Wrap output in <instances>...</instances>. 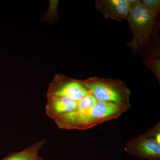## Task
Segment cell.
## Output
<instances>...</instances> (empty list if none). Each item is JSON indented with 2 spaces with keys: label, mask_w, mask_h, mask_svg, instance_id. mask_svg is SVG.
Masks as SVG:
<instances>
[{
  "label": "cell",
  "mask_w": 160,
  "mask_h": 160,
  "mask_svg": "<svg viewBox=\"0 0 160 160\" xmlns=\"http://www.w3.org/2000/svg\"><path fill=\"white\" fill-rule=\"evenodd\" d=\"M129 108L116 103L99 101L90 109L70 113L53 121L60 129L86 130L118 118Z\"/></svg>",
  "instance_id": "6da1fadb"
},
{
  "label": "cell",
  "mask_w": 160,
  "mask_h": 160,
  "mask_svg": "<svg viewBox=\"0 0 160 160\" xmlns=\"http://www.w3.org/2000/svg\"><path fill=\"white\" fill-rule=\"evenodd\" d=\"M82 82L98 101L131 106V92L121 80L91 77Z\"/></svg>",
  "instance_id": "7a4b0ae2"
},
{
  "label": "cell",
  "mask_w": 160,
  "mask_h": 160,
  "mask_svg": "<svg viewBox=\"0 0 160 160\" xmlns=\"http://www.w3.org/2000/svg\"><path fill=\"white\" fill-rule=\"evenodd\" d=\"M156 18L140 1L131 6L126 20L132 34V39L128 45L134 53L137 52L153 33L156 27Z\"/></svg>",
  "instance_id": "3957f363"
},
{
  "label": "cell",
  "mask_w": 160,
  "mask_h": 160,
  "mask_svg": "<svg viewBox=\"0 0 160 160\" xmlns=\"http://www.w3.org/2000/svg\"><path fill=\"white\" fill-rule=\"evenodd\" d=\"M127 153L142 160H160V124L132 138L125 148Z\"/></svg>",
  "instance_id": "277c9868"
},
{
  "label": "cell",
  "mask_w": 160,
  "mask_h": 160,
  "mask_svg": "<svg viewBox=\"0 0 160 160\" xmlns=\"http://www.w3.org/2000/svg\"><path fill=\"white\" fill-rule=\"evenodd\" d=\"M89 92L82 80L57 74L50 83L47 94L66 97L79 102Z\"/></svg>",
  "instance_id": "5b68a950"
},
{
  "label": "cell",
  "mask_w": 160,
  "mask_h": 160,
  "mask_svg": "<svg viewBox=\"0 0 160 160\" xmlns=\"http://www.w3.org/2000/svg\"><path fill=\"white\" fill-rule=\"evenodd\" d=\"M78 102L65 96L47 94L46 114L54 120L76 111Z\"/></svg>",
  "instance_id": "8992f818"
},
{
  "label": "cell",
  "mask_w": 160,
  "mask_h": 160,
  "mask_svg": "<svg viewBox=\"0 0 160 160\" xmlns=\"http://www.w3.org/2000/svg\"><path fill=\"white\" fill-rule=\"evenodd\" d=\"M95 4L105 18L118 22L126 19L131 9L128 0H96Z\"/></svg>",
  "instance_id": "52a82bcc"
},
{
  "label": "cell",
  "mask_w": 160,
  "mask_h": 160,
  "mask_svg": "<svg viewBox=\"0 0 160 160\" xmlns=\"http://www.w3.org/2000/svg\"><path fill=\"white\" fill-rule=\"evenodd\" d=\"M46 142V139H43L22 151L10 153L0 160H36L39 157V152L45 146Z\"/></svg>",
  "instance_id": "ba28073f"
},
{
  "label": "cell",
  "mask_w": 160,
  "mask_h": 160,
  "mask_svg": "<svg viewBox=\"0 0 160 160\" xmlns=\"http://www.w3.org/2000/svg\"><path fill=\"white\" fill-rule=\"evenodd\" d=\"M141 3L153 16L156 17L160 10V1L159 0H142Z\"/></svg>",
  "instance_id": "9c48e42d"
},
{
  "label": "cell",
  "mask_w": 160,
  "mask_h": 160,
  "mask_svg": "<svg viewBox=\"0 0 160 160\" xmlns=\"http://www.w3.org/2000/svg\"><path fill=\"white\" fill-rule=\"evenodd\" d=\"M160 58L158 57L154 56L152 58L148 64L149 68L152 70L153 73L155 74L159 82L160 79Z\"/></svg>",
  "instance_id": "30bf717a"
},
{
  "label": "cell",
  "mask_w": 160,
  "mask_h": 160,
  "mask_svg": "<svg viewBox=\"0 0 160 160\" xmlns=\"http://www.w3.org/2000/svg\"><path fill=\"white\" fill-rule=\"evenodd\" d=\"M36 160H45V159L39 156L38 157V158Z\"/></svg>",
  "instance_id": "8fae6325"
}]
</instances>
